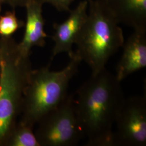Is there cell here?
I'll list each match as a JSON object with an SVG mask.
<instances>
[{"instance_id":"obj_10","label":"cell","mask_w":146,"mask_h":146,"mask_svg":"<svg viewBox=\"0 0 146 146\" xmlns=\"http://www.w3.org/2000/svg\"><path fill=\"white\" fill-rule=\"evenodd\" d=\"M119 24L146 31V0H102Z\"/></svg>"},{"instance_id":"obj_14","label":"cell","mask_w":146,"mask_h":146,"mask_svg":"<svg viewBox=\"0 0 146 146\" xmlns=\"http://www.w3.org/2000/svg\"><path fill=\"white\" fill-rule=\"evenodd\" d=\"M31 0H4V2L11 5L13 9L18 7H25Z\"/></svg>"},{"instance_id":"obj_9","label":"cell","mask_w":146,"mask_h":146,"mask_svg":"<svg viewBox=\"0 0 146 146\" xmlns=\"http://www.w3.org/2000/svg\"><path fill=\"white\" fill-rule=\"evenodd\" d=\"M123 52L116 67L117 80L121 82L137 70L146 67V31H134L124 42Z\"/></svg>"},{"instance_id":"obj_8","label":"cell","mask_w":146,"mask_h":146,"mask_svg":"<svg viewBox=\"0 0 146 146\" xmlns=\"http://www.w3.org/2000/svg\"><path fill=\"white\" fill-rule=\"evenodd\" d=\"M42 5L38 0H31L25 6L26 22L23 37L17 44L19 53L24 56H29L32 48L44 47L48 36L44 31L45 21L42 15Z\"/></svg>"},{"instance_id":"obj_7","label":"cell","mask_w":146,"mask_h":146,"mask_svg":"<svg viewBox=\"0 0 146 146\" xmlns=\"http://www.w3.org/2000/svg\"><path fill=\"white\" fill-rule=\"evenodd\" d=\"M88 2L81 1L76 7L69 11L68 18L61 23H54V33L52 39L54 46L51 61L58 54L62 52L68 54L69 58L74 54L73 46L81 31L88 14Z\"/></svg>"},{"instance_id":"obj_3","label":"cell","mask_w":146,"mask_h":146,"mask_svg":"<svg viewBox=\"0 0 146 146\" xmlns=\"http://www.w3.org/2000/svg\"><path fill=\"white\" fill-rule=\"evenodd\" d=\"M17 44L12 37H0V146H5L17 123L32 70L29 56L21 55Z\"/></svg>"},{"instance_id":"obj_2","label":"cell","mask_w":146,"mask_h":146,"mask_svg":"<svg viewBox=\"0 0 146 146\" xmlns=\"http://www.w3.org/2000/svg\"><path fill=\"white\" fill-rule=\"evenodd\" d=\"M89 11L75 44V54L91 69L92 75L105 68L125 42L123 31L102 0L88 3Z\"/></svg>"},{"instance_id":"obj_5","label":"cell","mask_w":146,"mask_h":146,"mask_svg":"<svg viewBox=\"0 0 146 146\" xmlns=\"http://www.w3.org/2000/svg\"><path fill=\"white\" fill-rule=\"evenodd\" d=\"M35 133L40 146H76L84 138L78 123L73 95L37 123Z\"/></svg>"},{"instance_id":"obj_13","label":"cell","mask_w":146,"mask_h":146,"mask_svg":"<svg viewBox=\"0 0 146 146\" xmlns=\"http://www.w3.org/2000/svg\"><path fill=\"white\" fill-rule=\"evenodd\" d=\"M42 4L48 3L59 11H69L70 5L76 0H38ZM90 2L92 0H86Z\"/></svg>"},{"instance_id":"obj_4","label":"cell","mask_w":146,"mask_h":146,"mask_svg":"<svg viewBox=\"0 0 146 146\" xmlns=\"http://www.w3.org/2000/svg\"><path fill=\"white\" fill-rule=\"evenodd\" d=\"M70 58L58 72L50 70L52 61L46 67L32 69L23 93L20 122L33 128L66 99L69 83L82 62L74 52Z\"/></svg>"},{"instance_id":"obj_15","label":"cell","mask_w":146,"mask_h":146,"mask_svg":"<svg viewBox=\"0 0 146 146\" xmlns=\"http://www.w3.org/2000/svg\"><path fill=\"white\" fill-rule=\"evenodd\" d=\"M4 3V0H0V13L2 11V6Z\"/></svg>"},{"instance_id":"obj_11","label":"cell","mask_w":146,"mask_h":146,"mask_svg":"<svg viewBox=\"0 0 146 146\" xmlns=\"http://www.w3.org/2000/svg\"><path fill=\"white\" fill-rule=\"evenodd\" d=\"M33 128L20 121L17 122L5 146H40Z\"/></svg>"},{"instance_id":"obj_6","label":"cell","mask_w":146,"mask_h":146,"mask_svg":"<svg viewBox=\"0 0 146 146\" xmlns=\"http://www.w3.org/2000/svg\"><path fill=\"white\" fill-rule=\"evenodd\" d=\"M115 123L114 146H146V95L125 99Z\"/></svg>"},{"instance_id":"obj_16","label":"cell","mask_w":146,"mask_h":146,"mask_svg":"<svg viewBox=\"0 0 146 146\" xmlns=\"http://www.w3.org/2000/svg\"><path fill=\"white\" fill-rule=\"evenodd\" d=\"M0 73H1V58H0Z\"/></svg>"},{"instance_id":"obj_1","label":"cell","mask_w":146,"mask_h":146,"mask_svg":"<svg viewBox=\"0 0 146 146\" xmlns=\"http://www.w3.org/2000/svg\"><path fill=\"white\" fill-rule=\"evenodd\" d=\"M120 83L105 68L78 90L75 110L86 146H114L112 128L125 99Z\"/></svg>"},{"instance_id":"obj_12","label":"cell","mask_w":146,"mask_h":146,"mask_svg":"<svg viewBox=\"0 0 146 146\" xmlns=\"http://www.w3.org/2000/svg\"><path fill=\"white\" fill-rule=\"evenodd\" d=\"M25 25V22L19 20L16 16L15 9L8 11L3 15H0V37H11Z\"/></svg>"}]
</instances>
